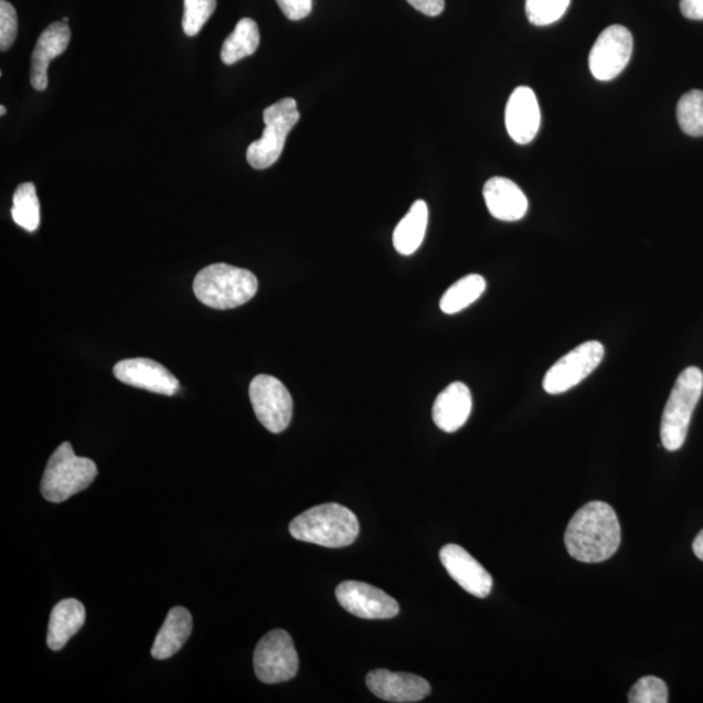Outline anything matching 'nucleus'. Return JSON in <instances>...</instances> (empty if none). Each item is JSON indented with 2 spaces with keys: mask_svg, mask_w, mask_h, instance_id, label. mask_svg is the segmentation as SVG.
<instances>
[{
  "mask_svg": "<svg viewBox=\"0 0 703 703\" xmlns=\"http://www.w3.org/2000/svg\"><path fill=\"white\" fill-rule=\"evenodd\" d=\"M628 701L630 703H667L669 690L664 681L659 678H642L630 690Z\"/></svg>",
  "mask_w": 703,
  "mask_h": 703,
  "instance_id": "cd10ccee",
  "label": "nucleus"
},
{
  "mask_svg": "<svg viewBox=\"0 0 703 703\" xmlns=\"http://www.w3.org/2000/svg\"><path fill=\"white\" fill-rule=\"evenodd\" d=\"M565 547L574 560L600 563L618 551L621 528L610 504L590 502L571 519L564 535Z\"/></svg>",
  "mask_w": 703,
  "mask_h": 703,
  "instance_id": "f257e3e1",
  "label": "nucleus"
},
{
  "mask_svg": "<svg viewBox=\"0 0 703 703\" xmlns=\"http://www.w3.org/2000/svg\"><path fill=\"white\" fill-rule=\"evenodd\" d=\"M216 0H184L183 29L188 38H194L212 18Z\"/></svg>",
  "mask_w": 703,
  "mask_h": 703,
  "instance_id": "bb28decb",
  "label": "nucleus"
},
{
  "mask_svg": "<svg viewBox=\"0 0 703 703\" xmlns=\"http://www.w3.org/2000/svg\"><path fill=\"white\" fill-rule=\"evenodd\" d=\"M18 35V14L7 0H0V50L7 52Z\"/></svg>",
  "mask_w": 703,
  "mask_h": 703,
  "instance_id": "c85d7f7f",
  "label": "nucleus"
},
{
  "mask_svg": "<svg viewBox=\"0 0 703 703\" xmlns=\"http://www.w3.org/2000/svg\"><path fill=\"white\" fill-rule=\"evenodd\" d=\"M86 619L85 607L77 599H64L57 604L50 616L47 647L54 651L65 645L83 628Z\"/></svg>",
  "mask_w": 703,
  "mask_h": 703,
  "instance_id": "aec40b11",
  "label": "nucleus"
},
{
  "mask_svg": "<svg viewBox=\"0 0 703 703\" xmlns=\"http://www.w3.org/2000/svg\"><path fill=\"white\" fill-rule=\"evenodd\" d=\"M253 664L257 678L265 684L292 680L300 664L292 637L283 629L271 630L258 642Z\"/></svg>",
  "mask_w": 703,
  "mask_h": 703,
  "instance_id": "0eeeda50",
  "label": "nucleus"
},
{
  "mask_svg": "<svg viewBox=\"0 0 703 703\" xmlns=\"http://www.w3.org/2000/svg\"><path fill=\"white\" fill-rule=\"evenodd\" d=\"M13 222L29 232L40 227V201L33 183H23L13 194Z\"/></svg>",
  "mask_w": 703,
  "mask_h": 703,
  "instance_id": "b1692460",
  "label": "nucleus"
},
{
  "mask_svg": "<svg viewBox=\"0 0 703 703\" xmlns=\"http://www.w3.org/2000/svg\"><path fill=\"white\" fill-rule=\"evenodd\" d=\"M633 53V38L626 26L611 25L599 34L589 55L592 75L610 82L627 67Z\"/></svg>",
  "mask_w": 703,
  "mask_h": 703,
  "instance_id": "9d476101",
  "label": "nucleus"
},
{
  "mask_svg": "<svg viewBox=\"0 0 703 703\" xmlns=\"http://www.w3.org/2000/svg\"><path fill=\"white\" fill-rule=\"evenodd\" d=\"M70 41L71 29L63 21L53 23L42 32L32 54L31 84L35 90L47 89L49 65L67 50Z\"/></svg>",
  "mask_w": 703,
  "mask_h": 703,
  "instance_id": "dca6fc26",
  "label": "nucleus"
},
{
  "mask_svg": "<svg viewBox=\"0 0 703 703\" xmlns=\"http://www.w3.org/2000/svg\"><path fill=\"white\" fill-rule=\"evenodd\" d=\"M693 551L694 555L699 557L703 562V531L700 532L697 537H695L693 542Z\"/></svg>",
  "mask_w": 703,
  "mask_h": 703,
  "instance_id": "473e14b6",
  "label": "nucleus"
},
{
  "mask_svg": "<svg viewBox=\"0 0 703 703\" xmlns=\"http://www.w3.org/2000/svg\"><path fill=\"white\" fill-rule=\"evenodd\" d=\"M487 289V280L481 275L472 274L456 281L449 287L440 299V309L446 315L459 313V311L472 306Z\"/></svg>",
  "mask_w": 703,
  "mask_h": 703,
  "instance_id": "5701e85b",
  "label": "nucleus"
},
{
  "mask_svg": "<svg viewBox=\"0 0 703 703\" xmlns=\"http://www.w3.org/2000/svg\"><path fill=\"white\" fill-rule=\"evenodd\" d=\"M440 562L456 583L472 596L487 598L492 589V578L466 548L446 545L439 553Z\"/></svg>",
  "mask_w": 703,
  "mask_h": 703,
  "instance_id": "4468645a",
  "label": "nucleus"
},
{
  "mask_svg": "<svg viewBox=\"0 0 703 703\" xmlns=\"http://www.w3.org/2000/svg\"><path fill=\"white\" fill-rule=\"evenodd\" d=\"M703 393V373L691 366L679 375L665 404L661 424L662 445L667 451L683 447L693 412Z\"/></svg>",
  "mask_w": 703,
  "mask_h": 703,
  "instance_id": "39448f33",
  "label": "nucleus"
},
{
  "mask_svg": "<svg viewBox=\"0 0 703 703\" xmlns=\"http://www.w3.org/2000/svg\"><path fill=\"white\" fill-rule=\"evenodd\" d=\"M97 475L96 462L79 458L70 441H64L47 462L41 481L42 496L49 502L62 503L88 489Z\"/></svg>",
  "mask_w": 703,
  "mask_h": 703,
  "instance_id": "20e7f679",
  "label": "nucleus"
},
{
  "mask_svg": "<svg viewBox=\"0 0 703 703\" xmlns=\"http://www.w3.org/2000/svg\"><path fill=\"white\" fill-rule=\"evenodd\" d=\"M63 23H70V19L68 18H64L63 19Z\"/></svg>",
  "mask_w": 703,
  "mask_h": 703,
  "instance_id": "f704fd0d",
  "label": "nucleus"
},
{
  "mask_svg": "<svg viewBox=\"0 0 703 703\" xmlns=\"http://www.w3.org/2000/svg\"><path fill=\"white\" fill-rule=\"evenodd\" d=\"M279 9L288 20L299 21L309 17L313 0H277Z\"/></svg>",
  "mask_w": 703,
  "mask_h": 703,
  "instance_id": "c756f323",
  "label": "nucleus"
},
{
  "mask_svg": "<svg viewBox=\"0 0 703 703\" xmlns=\"http://www.w3.org/2000/svg\"><path fill=\"white\" fill-rule=\"evenodd\" d=\"M193 291L209 308L234 309L244 306L256 296L258 280L249 270L227 264H214L195 275Z\"/></svg>",
  "mask_w": 703,
  "mask_h": 703,
  "instance_id": "7ed1b4c3",
  "label": "nucleus"
},
{
  "mask_svg": "<svg viewBox=\"0 0 703 703\" xmlns=\"http://www.w3.org/2000/svg\"><path fill=\"white\" fill-rule=\"evenodd\" d=\"M427 221H429V209H427L425 201L418 200L411 206L407 215L398 222L394 231V246L397 253L411 256L422 246Z\"/></svg>",
  "mask_w": 703,
  "mask_h": 703,
  "instance_id": "412c9836",
  "label": "nucleus"
},
{
  "mask_svg": "<svg viewBox=\"0 0 703 703\" xmlns=\"http://www.w3.org/2000/svg\"><path fill=\"white\" fill-rule=\"evenodd\" d=\"M193 629V619L190 611L184 607H173L159 630L151 656L163 661L177 654L190 639Z\"/></svg>",
  "mask_w": 703,
  "mask_h": 703,
  "instance_id": "6ab92c4d",
  "label": "nucleus"
},
{
  "mask_svg": "<svg viewBox=\"0 0 703 703\" xmlns=\"http://www.w3.org/2000/svg\"><path fill=\"white\" fill-rule=\"evenodd\" d=\"M335 594L340 606L361 619H391L401 611L396 599L366 583L344 582Z\"/></svg>",
  "mask_w": 703,
  "mask_h": 703,
  "instance_id": "9b49d317",
  "label": "nucleus"
},
{
  "mask_svg": "<svg viewBox=\"0 0 703 703\" xmlns=\"http://www.w3.org/2000/svg\"><path fill=\"white\" fill-rule=\"evenodd\" d=\"M483 198L490 214L499 221L516 222L528 212L526 195L510 179H490L483 187Z\"/></svg>",
  "mask_w": 703,
  "mask_h": 703,
  "instance_id": "a211bd4d",
  "label": "nucleus"
},
{
  "mask_svg": "<svg viewBox=\"0 0 703 703\" xmlns=\"http://www.w3.org/2000/svg\"><path fill=\"white\" fill-rule=\"evenodd\" d=\"M289 533L297 541L329 548L352 545L360 534L356 514L347 507L328 503L299 514L289 524Z\"/></svg>",
  "mask_w": 703,
  "mask_h": 703,
  "instance_id": "f03ea898",
  "label": "nucleus"
},
{
  "mask_svg": "<svg viewBox=\"0 0 703 703\" xmlns=\"http://www.w3.org/2000/svg\"><path fill=\"white\" fill-rule=\"evenodd\" d=\"M116 380L128 386L147 390L150 393L173 396L180 388L175 375L150 359H129L119 361L114 366Z\"/></svg>",
  "mask_w": 703,
  "mask_h": 703,
  "instance_id": "f8f14e48",
  "label": "nucleus"
},
{
  "mask_svg": "<svg viewBox=\"0 0 703 703\" xmlns=\"http://www.w3.org/2000/svg\"><path fill=\"white\" fill-rule=\"evenodd\" d=\"M472 407V394L468 386L461 382H454L441 391L434 402V423L446 433L458 432L467 424Z\"/></svg>",
  "mask_w": 703,
  "mask_h": 703,
  "instance_id": "f3484780",
  "label": "nucleus"
},
{
  "mask_svg": "<svg viewBox=\"0 0 703 703\" xmlns=\"http://www.w3.org/2000/svg\"><path fill=\"white\" fill-rule=\"evenodd\" d=\"M569 3L571 0H526L528 20L537 26L554 24L564 17Z\"/></svg>",
  "mask_w": 703,
  "mask_h": 703,
  "instance_id": "a878e982",
  "label": "nucleus"
},
{
  "mask_svg": "<svg viewBox=\"0 0 703 703\" xmlns=\"http://www.w3.org/2000/svg\"><path fill=\"white\" fill-rule=\"evenodd\" d=\"M7 114V108L4 106H0V115L4 116Z\"/></svg>",
  "mask_w": 703,
  "mask_h": 703,
  "instance_id": "72a5a7b5",
  "label": "nucleus"
},
{
  "mask_svg": "<svg viewBox=\"0 0 703 703\" xmlns=\"http://www.w3.org/2000/svg\"><path fill=\"white\" fill-rule=\"evenodd\" d=\"M680 10L686 19L703 20V0H680Z\"/></svg>",
  "mask_w": 703,
  "mask_h": 703,
  "instance_id": "2f4dec72",
  "label": "nucleus"
},
{
  "mask_svg": "<svg viewBox=\"0 0 703 703\" xmlns=\"http://www.w3.org/2000/svg\"><path fill=\"white\" fill-rule=\"evenodd\" d=\"M258 46L259 31L256 21L242 19L236 24L235 31L223 42L221 60L227 65L235 64L255 54Z\"/></svg>",
  "mask_w": 703,
  "mask_h": 703,
  "instance_id": "4be33fe9",
  "label": "nucleus"
},
{
  "mask_svg": "<svg viewBox=\"0 0 703 703\" xmlns=\"http://www.w3.org/2000/svg\"><path fill=\"white\" fill-rule=\"evenodd\" d=\"M407 2L413 9L430 18L439 17L446 7V0H407Z\"/></svg>",
  "mask_w": 703,
  "mask_h": 703,
  "instance_id": "7c9ffc66",
  "label": "nucleus"
},
{
  "mask_svg": "<svg viewBox=\"0 0 703 703\" xmlns=\"http://www.w3.org/2000/svg\"><path fill=\"white\" fill-rule=\"evenodd\" d=\"M366 685L376 697L395 703L419 702L432 692L430 684L422 677L383 669L368 673Z\"/></svg>",
  "mask_w": 703,
  "mask_h": 703,
  "instance_id": "ddd939ff",
  "label": "nucleus"
},
{
  "mask_svg": "<svg viewBox=\"0 0 703 703\" xmlns=\"http://www.w3.org/2000/svg\"><path fill=\"white\" fill-rule=\"evenodd\" d=\"M541 126L539 99L528 86H519L505 107V127L514 142L525 145L537 136Z\"/></svg>",
  "mask_w": 703,
  "mask_h": 703,
  "instance_id": "2eb2a0df",
  "label": "nucleus"
},
{
  "mask_svg": "<svg viewBox=\"0 0 703 703\" xmlns=\"http://www.w3.org/2000/svg\"><path fill=\"white\" fill-rule=\"evenodd\" d=\"M300 113L294 98H285L264 111L265 129L259 140L252 142L246 150V159L253 169H269L278 162L285 149L287 136L299 123Z\"/></svg>",
  "mask_w": 703,
  "mask_h": 703,
  "instance_id": "423d86ee",
  "label": "nucleus"
},
{
  "mask_svg": "<svg viewBox=\"0 0 703 703\" xmlns=\"http://www.w3.org/2000/svg\"><path fill=\"white\" fill-rule=\"evenodd\" d=\"M605 358V347L590 340L575 348L551 366L543 380V390L551 395L567 393L596 371Z\"/></svg>",
  "mask_w": 703,
  "mask_h": 703,
  "instance_id": "1a4fd4ad",
  "label": "nucleus"
},
{
  "mask_svg": "<svg viewBox=\"0 0 703 703\" xmlns=\"http://www.w3.org/2000/svg\"><path fill=\"white\" fill-rule=\"evenodd\" d=\"M679 126L692 137L703 136V92L691 90L684 94L678 105Z\"/></svg>",
  "mask_w": 703,
  "mask_h": 703,
  "instance_id": "393cba45",
  "label": "nucleus"
},
{
  "mask_svg": "<svg viewBox=\"0 0 703 703\" xmlns=\"http://www.w3.org/2000/svg\"><path fill=\"white\" fill-rule=\"evenodd\" d=\"M252 407L258 422L267 430L279 434L291 424L294 413L292 396L275 376L259 374L249 387Z\"/></svg>",
  "mask_w": 703,
  "mask_h": 703,
  "instance_id": "6e6552de",
  "label": "nucleus"
}]
</instances>
